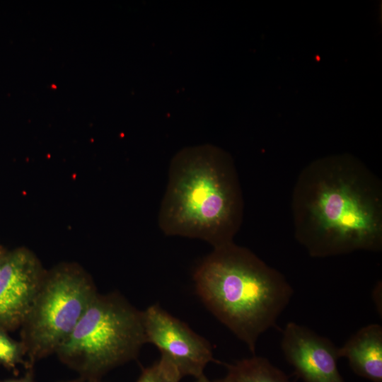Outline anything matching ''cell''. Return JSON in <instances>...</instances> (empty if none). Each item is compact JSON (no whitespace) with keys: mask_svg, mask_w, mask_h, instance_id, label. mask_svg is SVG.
Wrapping results in <instances>:
<instances>
[{"mask_svg":"<svg viewBox=\"0 0 382 382\" xmlns=\"http://www.w3.org/2000/svg\"><path fill=\"white\" fill-rule=\"evenodd\" d=\"M291 214L295 238L313 257L382 249V183L356 159L306 166L292 190Z\"/></svg>","mask_w":382,"mask_h":382,"instance_id":"cell-1","label":"cell"},{"mask_svg":"<svg viewBox=\"0 0 382 382\" xmlns=\"http://www.w3.org/2000/svg\"><path fill=\"white\" fill-rule=\"evenodd\" d=\"M243 212L238 175L228 154L202 144L173 156L158 217L164 234L198 238L217 248L233 242Z\"/></svg>","mask_w":382,"mask_h":382,"instance_id":"cell-2","label":"cell"},{"mask_svg":"<svg viewBox=\"0 0 382 382\" xmlns=\"http://www.w3.org/2000/svg\"><path fill=\"white\" fill-rule=\"evenodd\" d=\"M193 280L207 309L253 354L294 294L280 272L234 242L214 248L195 270Z\"/></svg>","mask_w":382,"mask_h":382,"instance_id":"cell-3","label":"cell"},{"mask_svg":"<svg viewBox=\"0 0 382 382\" xmlns=\"http://www.w3.org/2000/svg\"><path fill=\"white\" fill-rule=\"evenodd\" d=\"M144 344L141 311L118 292L98 293L55 354L80 376L100 378Z\"/></svg>","mask_w":382,"mask_h":382,"instance_id":"cell-4","label":"cell"},{"mask_svg":"<svg viewBox=\"0 0 382 382\" xmlns=\"http://www.w3.org/2000/svg\"><path fill=\"white\" fill-rule=\"evenodd\" d=\"M98 293L91 277L76 263H61L46 271L21 327L28 369L56 353Z\"/></svg>","mask_w":382,"mask_h":382,"instance_id":"cell-5","label":"cell"},{"mask_svg":"<svg viewBox=\"0 0 382 382\" xmlns=\"http://www.w3.org/2000/svg\"><path fill=\"white\" fill-rule=\"evenodd\" d=\"M141 313L146 343L159 350L160 359L172 366L181 378L204 376L207 365L215 361L209 342L158 304Z\"/></svg>","mask_w":382,"mask_h":382,"instance_id":"cell-6","label":"cell"},{"mask_svg":"<svg viewBox=\"0 0 382 382\" xmlns=\"http://www.w3.org/2000/svg\"><path fill=\"white\" fill-rule=\"evenodd\" d=\"M46 270L26 248L7 252L0 270V330L21 328L40 289Z\"/></svg>","mask_w":382,"mask_h":382,"instance_id":"cell-7","label":"cell"},{"mask_svg":"<svg viewBox=\"0 0 382 382\" xmlns=\"http://www.w3.org/2000/svg\"><path fill=\"white\" fill-rule=\"evenodd\" d=\"M280 346L285 359L303 382H345L337 366L338 347L311 328L288 323Z\"/></svg>","mask_w":382,"mask_h":382,"instance_id":"cell-8","label":"cell"},{"mask_svg":"<svg viewBox=\"0 0 382 382\" xmlns=\"http://www.w3.org/2000/svg\"><path fill=\"white\" fill-rule=\"evenodd\" d=\"M340 358H346L353 372L371 382H382V326L361 328L338 347Z\"/></svg>","mask_w":382,"mask_h":382,"instance_id":"cell-9","label":"cell"},{"mask_svg":"<svg viewBox=\"0 0 382 382\" xmlns=\"http://www.w3.org/2000/svg\"><path fill=\"white\" fill-rule=\"evenodd\" d=\"M227 382H291L287 376L267 358L253 355L228 364Z\"/></svg>","mask_w":382,"mask_h":382,"instance_id":"cell-10","label":"cell"},{"mask_svg":"<svg viewBox=\"0 0 382 382\" xmlns=\"http://www.w3.org/2000/svg\"><path fill=\"white\" fill-rule=\"evenodd\" d=\"M25 352L22 342L13 340L7 332L0 330V366L13 369L23 362Z\"/></svg>","mask_w":382,"mask_h":382,"instance_id":"cell-11","label":"cell"},{"mask_svg":"<svg viewBox=\"0 0 382 382\" xmlns=\"http://www.w3.org/2000/svg\"><path fill=\"white\" fill-rule=\"evenodd\" d=\"M181 377L175 369L162 359L144 368L137 382H179Z\"/></svg>","mask_w":382,"mask_h":382,"instance_id":"cell-12","label":"cell"},{"mask_svg":"<svg viewBox=\"0 0 382 382\" xmlns=\"http://www.w3.org/2000/svg\"><path fill=\"white\" fill-rule=\"evenodd\" d=\"M33 369H28L27 373L21 378L8 379L0 382H35Z\"/></svg>","mask_w":382,"mask_h":382,"instance_id":"cell-13","label":"cell"},{"mask_svg":"<svg viewBox=\"0 0 382 382\" xmlns=\"http://www.w3.org/2000/svg\"><path fill=\"white\" fill-rule=\"evenodd\" d=\"M59 382H102L100 378L80 376L79 378Z\"/></svg>","mask_w":382,"mask_h":382,"instance_id":"cell-14","label":"cell"},{"mask_svg":"<svg viewBox=\"0 0 382 382\" xmlns=\"http://www.w3.org/2000/svg\"><path fill=\"white\" fill-rule=\"evenodd\" d=\"M193 382H227V381H226L224 378L219 381H212L207 378L204 375L202 377L196 378V380Z\"/></svg>","mask_w":382,"mask_h":382,"instance_id":"cell-15","label":"cell"},{"mask_svg":"<svg viewBox=\"0 0 382 382\" xmlns=\"http://www.w3.org/2000/svg\"><path fill=\"white\" fill-rule=\"evenodd\" d=\"M6 253L7 252L4 250V248L0 246V270Z\"/></svg>","mask_w":382,"mask_h":382,"instance_id":"cell-16","label":"cell"}]
</instances>
